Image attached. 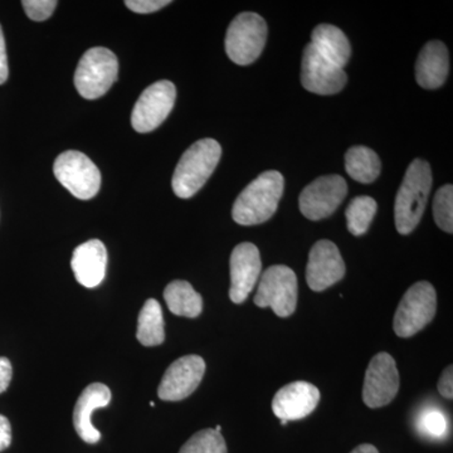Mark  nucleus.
I'll return each instance as SVG.
<instances>
[{"mask_svg": "<svg viewBox=\"0 0 453 453\" xmlns=\"http://www.w3.org/2000/svg\"><path fill=\"white\" fill-rule=\"evenodd\" d=\"M280 422H281L282 426L288 425V421H285V419H280Z\"/></svg>", "mask_w": 453, "mask_h": 453, "instance_id": "35", "label": "nucleus"}, {"mask_svg": "<svg viewBox=\"0 0 453 453\" xmlns=\"http://www.w3.org/2000/svg\"><path fill=\"white\" fill-rule=\"evenodd\" d=\"M285 180L281 173L268 170L262 173L237 196L232 217L241 226L261 225L276 213L283 195Z\"/></svg>", "mask_w": 453, "mask_h": 453, "instance_id": "1", "label": "nucleus"}, {"mask_svg": "<svg viewBox=\"0 0 453 453\" xmlns=\"http://www.w3.org/2000/svg\"><path fill=\"white\" fill-rule=\"evenodd\" d=\"M177 89L174 83L157 81L142 92L131 113V125L138 133H150L168 118L174 107Z\"/></svg>", "mask_w": 453, "mask_h": 453, "instance_id": "9", "label": "nucleus"}, {"mask_svg": "<svg viewBox=\"0 0 453 453\" xmlns=\"http://www.w3.org/2000/svg\"><path fill=\"white\" fill-rule=\"evenodd\" d=\"M107 251L98 240L80 244L73 251L71 267L77 281L88 288H97L106 275Z\"/></svg>", "mask_w": 453, "mask_h": 453, "instance_id": "18", "label": "nucleus"}, {"mask_svg": "<svg viewBox=\"0 0 453 453\" xmlns=\"http://www.w3.org/2000/svg\"><path fill=\"white\" fill-rule=\"evenodd\" d=\"M434 222L447 234L453 232V188L451 184L437 190L434 201Z\"/></svg>", "mask_w": 453, "mask_h": 453, "instance_id": "27", "label": "nucleus"}, {"mask_svg": "<svg viewBox=\"0 0 453 453\" xmlns=\"http://www.w3.org/2000/svg\"><path fill=\"white\" fill-rule=\"evenodd\" d=\"M162 306L157 300L149 299L142 306L138 318V338L144 347H157L165 340Z\"/></svg>", "mask_w": 453, "mask_h": 453, "instance_id": "23", "label": "nucleus"}, {"mask_svg": "<svg viewBox=\"0 0 453 453\" xmlns=\"http://www.w3.org/2000/svg\"><path fill=\"white\" fill-rule=\"evenodd\" d=\"M214 429H216L217 432H220V429H222V427H220V426H217V427Z\"/></svg>", "mask_w": 453, "mask_h": 453, "instance_id": "36", "label": "nucleus"}, {"mask_svg": "<svg viewBox=\"0 0 453 453\" xmlns=\"http://www.w3.org/2000/svg\"><path fill=\"white\" fill-rule=\"evenodd\" d=\"M169 0H127L125 5L139 14L154 13L169 5Z\"/></svg>", "mask_w": 453, "mask_h": 453, "instance_id": "29", "label": "nucleus"}, {"mask_svg": "<svg viewBox=\"0 0 453 453\" xmlns=\"http://www.w3.org/2000/svg\"><path fill=\"white\" fill-rule=\"evenodd\" d=\"M348 195V184L340 175H324L301 192L300 211L310 220L332 216Z\"/></svg>", "mask_w": 453, "mask_h": 453, "instance_id": "10", "label": "nucleus"}, {"mask_svg": "<svg viewBox=\"0 0 453 453\" xmlns=\"http://www.w3.org/2000/svg\"><path fill=\"white\" fill-rule=\"evenodd\" d=\"M267 25L258 14L246 12L232 20L226 35V52L240 65L253 64L266 46Z\"/></svg>", "mask_w": 453, "mask_h": 453, "instance_id": "5", "label": "nucleus"}, {"mask_svg": "<svg viewBox=\"0 0 453 453\" xmlns=\"http://www.w3.org/2000/svg\"><path fill=\"white\" fill-rule=\"evenodd\" d=\"M53 172L57 180L76 198L88 201L101 187V173L85 154L68 150L57 157Z\"/></svg>", "mask_w": 453, "mask_h": 453, "instance_id": "8", "label": "nucleus"}, {"mask_svg": "<svg viewBox=\"0 0 453 453\" xmlns=\"http://www.w3.org/2000/svg\"><path fill=\"white\" fill-rule=\"evenodd\" d=\"M311 44L324 58L340 68H344L350 59V42L338 27L319 25L312 31Z\"/></svg>", "mask_w": 453, "mask_h": 453, "instance_id": "20", "label": "nucleus"}, {"mask_svg": "<svg viewBox=\"0 0 453 453\" xmlns=\"http://www.w3.org/2000/svg\"><path fill=\"white\" fill-rule=\"evenodd\" d=\"M320 402V392L308 381H294L282 387L273 396V411L277 418L299 421L314 412Z\"/></svg>", "mask_w": 453, "mask_h": 453, "instance_id": "16", "label": "nucleus"}, {"mask_svg": "<svg viewBox=\"0 0 453 453\" xmlns=\"http://www.w3.org/2000/svg\"><path fill=\"white\" fill-rule=\"evenodd\" d=\"M345 276V264L332 241L321 240L312 246L306 267V281L312 291L332 288Z\"/></svg>", "mask_w": 453, "mask_h": 453, "instance_id": "14", "label": "nucleus"}, {"mask_svg": "<svg viewBox=\"0 0 453 453\" xmlns=\"http://www.w3.org/2000/svg\"><path fill=\"white\" fill-rule=\"evenodd\" d=\"M222 155L219 142L202 139L195 142L179 160L173 175V192L179 198H192L207 183Z\"/></svg>", "mask_w": 453, "mask_h": 453, "instance_id": "3", "label": "nucleus"}, {"mask_svg": "<svg viewBox=\"0 0 453 453\" xmlns=\"http://www.w3.org/2000/svg\"><path fill=\"white\" fill-rule=\"evenodd\" d=\"M231 288L229 297L234 303L247 300L261 275V256L253 243L244 242L234 247L229 261Z\"/></svg>", "mask_w": 453, "mask_h": 453, "instance_id": "15", "label": "nucleus"}, {"mask_svg": "<svg viewBox=\"0 0 453 453\" xmlns=\"http://www.w3.org/2000/svg\"><path fill=\"white\" fill-rule=\"evenodd\" d=\"M58 3L56 0H23L22 5L27 16L35 22H43L52 16Z\"/></svg>", "mask_w": 453, "mask_h": 453, "instance_id": "28", "label": "nucleus"}, {"mask_svg": "<svg viewBox=\"0 0 453 453\" xmlns=\"http://www.w3.org/2000/svg\"><path fill=\"white\" fill-rule=\"evenodd\" d=\"M12 375H13V369H12L11 362L7 357H0V395L8 389Z\"/></svg>", "mask_w": 453, "mask_h": 453, "instance_id": "31", "label": "nucleus"}, {"mask_svg": "<svg viewBox=\"0 0 453 453\" xmlns=\"http://www.w3.org/2000/svg\"><path fill=\"white\" fill-rule=\"evenodd\" d=\"M438 392L441 395L445 396L447 399L453 398V371L452 365L447 366L442 374H441L440 380H438Z\"/></svg>", "mask_w": 453, "mask_h": 453, "instance_id": "30", "label": "nucleus"}, {"mask_svg": "<svg viewBox=\"0 0 453 453\" xmlns=\"http://www.w3.org/2000/svg\"><path fill=\"white\" fill-rule=\"evenodd\" d=\"M377 210V202L372 196H362L354 198L345 211L349 232L353 235L366 234Z\"/></svg>", "mask_w": 453, "mask_h": 453, "instance_id": "24", "label": "nucleus"}, {"mask_svg": "<svg viewBox=\"0 0 453 453\" xmlns=\"http://www.w3.org/2000/svg\"><path fill=\"white\" fill-rule=\"evenodd\" d=\"M12 443V427L7 417L0 414V452L7 449Z\"/></svg>", "mask_w": 453, "mask_h": 453, "instance_id": "33", "label": "nucleus"}, {"mask_svg": "<svg viewBox=\"0 0 453 453\" xmlns=\"http://www.w3.org/2000/svg\"><path fill=\"white\" fill-rule=\"evenodd\" d=\"M9 76L7 50H5L4 35L0 27V85L7 81Z\"/></svg>", "mask_w": 453, "mask_h": 453, "instance_id": "32", "label": "nucleus"}, {"mask_svg": "<svg viewBox=\"0 0 453 453\" xmlns=\"http://www.w3.org/2000/svg\"><path fill=\"white\" fill-rule=\"evenodd\" d=\"M258 308H271L280 318L294 314L297 305V277L290 267L283 265L268 267L259 277L255 296Z\"/></svg>", "mask_w": 453, "mask_h": 453, "instance_id": "7", "label": "nucleus"}, {"mask_svg": "<svg viewBox=\"0 0 453 453\" xmlns=\"http://www.w3.org/2000/svg\"><path fill=\"white\" fill-rule=\"evenodd\" d=\"M205 362L198 356L179 357L166 369L157 395L166 402H179L196 392L204 377Z\"/></svg>", "mask_w": 453, "mask_h": 453, "instance_id": "13", "label": "nucleus"}, {"mask_svg": "<svg viewBox=\"0 0 453 453\" xmlns=\"http://www.w3.org/2000/svg\"><path fill=\"white\" fill-rule=\"evenodd\" d=\"M111 402V390L103 383L89 384L74 405L73 426L79 436L89 445L101 440V434L92 425V413L98 408L107 407Z\"/></svg>", "mask_w": 453, "mask_h": 453, "instance_id": "17", "label": "nucleus"}, {"mask_svg": "<svg viewBox=\"0 0 453 453\" xmlns=\"http://www.w3.org/2000/svg\"><path fill=\"white\" fill-rule=\"evenodd\" d=\"M118 73L119 61L113 52L95 47L80 59L74 73V86L83 98L96 100L111 88Z\"/></svg>", "mask_w": 453, "mask_h": 453, "instance_id": "4", "label": "nucleus"}, {"mask_svg": "<svg viewBox=\"0 0 453 453\" xmlns=\"http://www.w3.org/2000/svg\"><path fill=\"white\" fill-rule=\"evenodd\" d=\"M164 299L174 315L195 319L202 314V296L189 282L181 280L170 282L164 290Z\"/></svg>", "mask_w": 453, "mask_h": 453, "instance_id": "21", "label": "nucleus"}, {"mask_svg": "<svg viewBox=\"0 0 453 453\" xmlns=\"http://www.w3.org/2000/svg\"><path fill=\"white\" fill-rule=\"evenodd\" d=\"M417 427L423 436L432 440H442L449 434V421L446 414L437 408H427L419 414Z\"/></svg>", "mask_w": 453, "mask_h": 453, "instance_id": "26", "label": "nucleus"}, {"mask_svg": "<svg viewBox=\"0 0 453 453\" xmlns=\"http://www.w3.org/2000/svg\"><path fill=\"white\" fill-rule=\"evenodd\" d=\"M449 71V50L441 41L428 42L416 64V80L421 88L436 89L446 82Z\"/></svg>", "mask_w": 453, "mask_h": 453, "instance_id": "19", "label": "nucleus"}, {"mask_svg": "<svg viewBox=\"0 0 453 453\" xmlns=\"http://www.w3.org/2000/svg\"><path fill=\"white\" fill-rule=\"evenodd\" d=\"M179 453H228L225 438L216 429L207 428L196 432L189 438Z\"/></svg>", "mask_w": 453, "mask_h": 453, "instance_id": "25", "label": "nucleus"}, {"mask_svg": "<svg viewBox=\"0 0 453 453\" xmlns=\"http://www.w3.org/2000/svg\"><path fill=\"white\" fill-rule=\"evenodd\" d=\"M437 295L427 281L414 283L396 308L393 327L399 338H411L421 332L436 315Z\"/></svg>", "mask_w": 453, "mask_h": 453, "instance_id": "6", "label": "nucleus"}, {"mask_svg": "<svg viewBox=\"0 0 453 453\" xmlns=\"http://www.w3.org/2000/svg\"><path fill=\"white\" fill-rule=\"evenodd\" d=\"M399 390V372L395 360L388 353L377 354L365 372L363 401L369 408L389 404Z\"/></svg>", "mask_w": 453, "mask_h": 453, "instance_id": "12", "label": "nucleus"}, {"mask_svg": "<svg viewBox=\"0 0 453 453\" xmlns=\"http://www.w3.org/2000/svg\"><path fill=\"white\" fill-rule=\"evenodd\" d=\"M380 157L366 146H353L345 155V170L349 177L359 183H372L380 177Z\"/></svg>", "mask_w": 453, "mask_h": 453, "instance_id": "22", "label": "nucleus"}, {"mask_svg": "<svg viewBox=\"0 0 453 453\" xmlns=\"http://www.w3.org/2000/svg\"><path fill=\"white\" fill-rule=\"evenodd\" d=\"M347 82L348 76L344 68L324 58L311 43L305 47L301 64V83L303 88L327 96L338 94Z\"/></svg>", "mask_w": 453, "mask_h": 453, "instance_id": "11", "label": "nucleus"}, {"mask_svg": "<svg viewBox=\"0 0 453 453\" xmlns=\"http://www.w3.org/2000/svg\"><path fill=\"white\" fill-rule=\"evenodd\" d=\"M431 187V166L425 160H413L396 193L395 219L399 234H410L421 222Z\"/></svg>", "mask_w": 453, "mask_h": 453, "instance_id": "2", "label": "nucleus"}, {"mask_svg": "<svg viewBox=\"0 0 453 453\" xmlns=\"http://www.w3.org/2000/svg\"><path fill=\"white\" fill-rule=\"evenodd\" d=\"M351 453H380L378 449H375L372 445H368V443H365V445L357 446V449H354Z\"/></svg>", "mask_w": 453, "mask_h": 453, "instance_id": "34", "label": "nucleus"}]
</instances>
